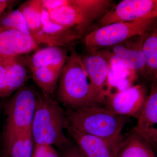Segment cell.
I'll use <instances>...</instances> for the list:
<instances>
[{
	"label": "cell",
	"instance_id": "6da1fadb",
	"mask_svg": "<svg viewBox=\"0 0 157 157\" xmlns=\"http://www.w3.org/2000/svg\"><path fill=\"white\" fill-rule=\"evenodd\" d=\"M65 114L68 124L80 132L115 143L124 140L121 133L128 117L98 106L70 109Z\"/></svg>",
	"mask_w": 157,
	"mask_h": 157
},
{
	"label": "cell",
	"instance_id": "7a4b0ae2",
	"mask_svg": "<svg viewBox=\"0 0 157 157\" xmlns=\"http://www.w3.org/2000/svg\"><path fill=\"white\" fill-rule=\"evenodd\" d=\"M67 124L63 109L51 96L38 94L32 125L35 144L61 147L68 143L64 133Z\"/></svg>",
	"mask_w": 157,
	"mask_h": 157
},
{
	"label": "cell",
	"instance_id": "3957f363",
	"mask_svg": "<svg viewBox=\"0 0 157 157\" xmlns=\"http://www.w3.org/2000/svg\"><path fill=\"white\" fill-rule=\"evenodd\" d=\"M57 94L59 100L70 109L92 106L87 73L75 47L71 48L62 69Z\"/></svg>",
	"mask_w": 157,
	"mask_h": 157
},
{
	"label": "cell",
	"instance_id": "277c9868",
	"mask_svg": "<svg viewBox=\"0 0 157 157\" xmlns=\"http://www.w3.org/2000/svg\"><path fill=\"white\" fill-rule=\"evenodd\" d=\"M157 17V13H155L132 21L101 27L85 36V46L89 52H94L141 36L155 26Z\"/></svg>",
	"mask_w": 157,
	"mask_h": 157
},
{
	"label": "cell",
	"instance_id": "5b68a950",
	"mask_svg": "<svg viewBox=\"0 0 157 157\" xmlns=\"http://www.w3.org/2000/svg\"><path fill=\"white\" fill-rule=\"evenodd\" d=\"M113 3L111 0H68L65 6L47 12L55 22L86 35L90 27L112 8Z\"/></svg>",
	"mask_w": 157,
	"mask_h": 157
},
{
	"label": "cell",
	"instance_id": "8992f818",
	"mask_svg": "<svg viewBox=\"0 0 157 157\" xmlns=\"http://www.w3.org/2000/svg\"><path fill=\"white\" fill-rule=\"evenodd\" d=\"M38 94L29 87L17 91L7 105L5 137L13 133L32 128Z\"/></svg>",
	"mask_w": 157,
	"mask_h": 157
},
{
	"label": "cell",
	"instance_id": "52a82bcc",
	"mask_svg": "<svg viewBox=\"0 0 157 157\" xmlns=\"http://www.w3.org/2000/svg\"><path fill=\"white\" fill-rule=\"evenodd\" d=\"M82 58L89 81L92 106H98L104 103L108 95L109 61L98 51L89 52Z\"/></svg>",
	"mask_w": 157,
	"mask_h": 157
},
{
	"label": "cell",
	"instance_id": "ba28073f",
	"mask_svg": "<svg viewBox=\"0 0 157 157\" xmlns=\"http://www.w3.org/2000/svg\"><path fill=\"white\" fill-rule=\"evenodd\" d=\"M105 103L107 108L117 115L132 117L138 119L147 99L146 86L138 84L108 95Z\"/></svg>",
	"mask_w": 157,
	"mask_h": 157
},
{
	"label": "cell",
	"instance_id": "9c48e42d",
	"mask_svg": "<svg viewBox=\"0 0 157 157\" xmlns=\"http://www.w3.org/2000/svg\"><path fill=\"white\" fill-rule=\"evenodd\" d=\"M157 13V0H123L99 20L101 27L118 22H128Z\"/></svg>",
	"mask_w": 157,
	"mask_h": 157
},
{
	"label": "cell",
	"instance_id": "30bf717a",
	"mask_svg": "<svg viewBox=\"0 0 157 157\" xmlns=\"http://www.w3.org/2000/svg\"><path fill=\"white\" fill-rule=\"evenodd\" d=\"M85 36L84 34L75 29L55 22L49 17L48 12L43 10L40 44L71 49Z\"/></svg>",
	"mask_w": 157,
	"mask_h": 157
},
{
	"label": "cell",
	"instance_id": "8fae6325",
	"mask_svg": "<svg viewBox=\"0 0 157 157\" xmlns=\"http://www.w3.org/2000/svg\"><path fill=\"white\" fill-rule=\"evenodd\" d=\"M66 129L87 157H117L122 142L115 143L86 134L67 124Z\"/></svg>",
	"mask_w": 157,
	"mask_h": 157
},
{
	"label": "cell",
	"instance_id": "7c38bea8",
	"mask_svg": "<svg viewBox=\"0 0 157 157\" xmlns=\"http://www.w3.org/2000/svg\"><path fill=\"white\" fill-rule=\"evenodd\" d=\"M132 133L145 140L151 146L157 143V87L153 82L151 91L137 124L132 129Z\"/></svg>",
	"mask_w": 157,
	"mask_h": 157
},
{
	"label": "cell",
	"instance_id": "4fadbf2b",
	"mask_svg": "<svg viewBox=\"0 0 157 157\" xmlns=\"http://www.w3.org/2000/svg\"><path fill=\"white\" fill-rule=\"evenodd\" d=\"M38 45L29 34L12 29L0 28V58H10L29 53Z\"/></svg>",
	"mask_w": 157,
	"mask_h": 157
},
{
	"label": "cell",
	"instance_id": "5bb4252c",
	"mask_svg": "<svg viewBox=\"0 0 157 157\" xmlns=\"http://www.w3.org/2000/svg\"><path fill=\"white\" fill-rule=\"evenodd\" d=\"M145 34L133 37L111 47L113 54L125 67L140 73H145V71L142 50V42Z\"/></svg>",
	"mask_w": 157,
	"mask_h": 157
},
{
	"label": "cell",
	"instance_id": "9a60e30c",
	"mask_svg": "<svg viewBox=\"0 0 157 157\" xmlns=\"http://www.w3.org/2000/svg\"><path fill=\"white\" fill-rule=\"evenodd\" d=\"M67 48L57 46H48L37 51L28 62L30 68H51L61 70L68 57Z\"/></svg>",
	"mask_w": 157,
	"mask_h": 157
},
{
	"label": "cell",
	"instance_id": "2e32d148",
	"mask_svg": "<svg viewBox=\"0 0 157 157\" xmlns=\"http://www.w3.org/2000/svg\"><path fill=\"white\" fill-rule=\"evenodd\" d=\"M18 9L21 12L31 36L37 45L40 44L44 9L41 0H29L23 3Z\"/></svg>",
	"mask_w": 157,
	"mask_h": 157
},
{
	"label": "cell",
	"instance_id": "e0dca14e",
	"mask_svg": "<svg viewBox=\"0 0 157 157\" xmlns=\"http://www.w3.org/2000/svg\"><path fill=\"white\" fill-rule=\"evenodd\" d=\"M34 142L32 128L15 132L5 138L6 151L10 157H32Z\"/></svg>",
	"mask_w": 157,
	"mask_h": 157
},
{
	"label": "cell",
	"instance_id": "ac0fdd59",
	"mask_svg": "<svg viewBox=\"0 0 157 157\" xmlns=\"http://www.w3.org/2000/svg\"><path fill=\"white\" fill-rule=\"evenodd\" d=\"M142 50L145 62V74L155 82L157 75V30L155 26L145 34Z\"/></svg>",
	"mask_w": 157,
	"mask_h": 157
},
{
	"label": "cell",
	"instance_id": "d6986e66",
	"mask_svg": "<svg viewBox=\"0 0 157 157\" xmlns=\"http://www.w3.org/2000/svg\"><path fill=\"white\" fill-rule=\"evenodd\" d=\"M19 57L4 59L11 94L23 87L28 79L27 65Z\"/></svg>",
	"mask_w": 157,
	"mask_h": 157
},
{
	"label": "cell",
	"instance_id": "ffe728a7",
	"mask_svg": "<svg viewBox=\"0 0 157 157\" xmlns=\"http://www.w3.org/2000/svg\"><path fill=\"white\" fill-rule=\"evenodd\" d=\"M151 147L143 138L131 132L123 141L117 157H155Z\"/></svg>",
	"mask_w": 157,
	"mask_h": 157
},
{
	"label": "cell",
	"instance_id": "44dd1931",
	"mask_svg": "<svg viewBox=\"0 0 157 157\" xmlns=\"http://www.w3.org/2000/svg\"><path fill=\"white\" fill-rule=\"evenodd\" d=\"M33 79L44 94L51 96L55 90L61 71L51 68H30Z\"/></svg>",
	"mask_w": 157,
	"mask_h": 157
},
{
	"label": "cell",
	"instance_id": "7402d4cb",
	"mask_svg": "<svg viewBox=\"0 0 157 157\" xmlns=\"http://www.w3.org/2000/svg\"><path fill=\"white\" fill-rule=\"evenodd\" d=\"M0 28L12 29L30 35L25 19L18 9L12 10L0 20Z\"/></svg>",
	"mask_w": 157,
	"mask_h": 157
},
{
	"label": "cell",
	"instance_id": "603a6c76",
	"mask_svg": "<svg viewBox=\"0 0 157 157\" xmlns=\"http://www.w3.org/2000/svg\"><path fill=\"white\" fill-rule=\"evenodd\" d=\"M11 95L6 65L4 59L0 58V98H6Z\"/></svg>",
	"mask_w": 157,
	"mask_h": 157
},
{
	"label": "cell",
	"instance_id": "cb8c5ba5",
	"mask_svg": "<svg viewBox=\"0 0 157 157\" xmlns=\"http://www.w3.org/2000/svg\"><path fill=\"white\" fill-rule=\"evenodd\" d=\"M32 157H59L52 145L35 144Z\"/></svg>",
	"mask_w": 157,
	"mask_h": 157
},
{
	"label": "cell",
	"instance_id": "d4e9b609",
	"mask_svg": "<svg viewBox=\"0 0 157 157\" xmlns=\"http://www.w3.org/2000/svg\"><path fill=\"white\" fill-rule=\"evenodd\" d=\"M41 2L43 9L48 12L67 5L68 0H41Z\"/></svg>",
	"mask_w": 157,
	"mask_h": 157
},
{
	"label": "cell",
	"instance_id": "484cf974",
	"mask_svg": "<svg viewBox=\"0 0 157 157\" xmlns=\"http://www.w3.org/2000/svg\"><path fill=\"white\" fill-rule=\"evenodd\" d=\"M18 1L0 0V20L6 14L13 10Z\"/></svg>",
	"mask_w": 157,
	"mask_h": 157
},
{
	"label": "cell",
	"instance_id": "4316f807",
	"mask_svg": "<svg viewBox=\"0 0 157 157\" xmlns=\"http://www.w3.org/2000/svg\"><path fill=\"white\" fill-rule=\"evenodd\" d=\"M61 157H87L78 147H74L66 149Z\"/></svg>",
	"mask_w": 157,
	"mask_h": 157
},
{
	"label": "cell",
	"instance_id": "83f0119b",
	"mask_svg": "<svg viewBox=\"0 0 157 157\" xmlns=\"http://www.w3.org/2000/svg\"><path fill=\"white\" fill-rule=\"evenodd\" d=\"M1 105H0V111H1Z\"/></svg>",
	"mask_w": 157,
	"mask_h": 157
}]
</instances>
